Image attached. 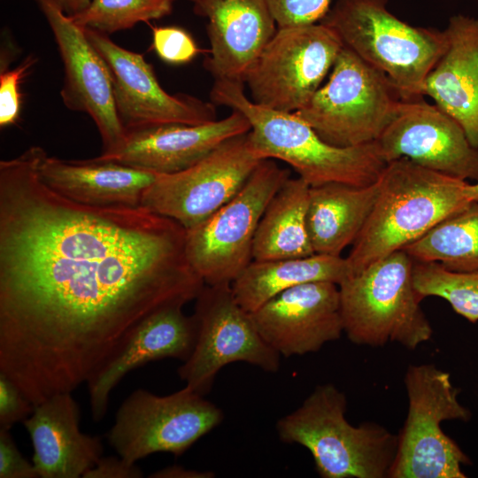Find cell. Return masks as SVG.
Returning <instances> with one entry per match:
<instances>
[{
	"instance_id": "obj_1",
	"label": "cell",
	"mask_w": 478,
	"mask_h": 478,
	"mask_svg": "<svg viewBox=\"0 0 478 478\" xmlns=\"http://www.w3.org/2000/svg\"><path fill=\"white\" fill-rule=\"evenodd\" d=\"M43 151L0 161V372L34 406L86 383L143 318L205 285L181 225L66 198L39 176Z\"/></svg>"
},
{
	"instance_id": "obj_2",
	"label": "cell",
	"mask_w": 478,
	"mask_h": 478,
	"mask_svg": "<svg viewBox=\"0 0 478 478\" xmlns=\"http://www.w3.org/2000/svg\"><path fill=\"white\" fill-rule=\"evenodd\" d=\"M212 103L241 112L249 120V137L262 159L289 165L311 187L328 182L368 186L376 182L387 163L375 142L337 147L322 140L294 112L261 106L244 92L243 81L215 80Z\"/></svg>"
},
{
	"instance_id": "obj_3",
	"label": "cell",
	"mask_w": 478,
	"mask_h": 478,
	"mask_svg": "<svg viewBox=\"0 0 478 478\" xmlns=\"http://www.w3.org/2000/svg\"><path fill=\"white\" fill-rule=\"evenodd\" d=\"M378 181L376 202L346 258L352 274L404 250L470 202L469 181L406 158L387 163Z\"/></svg>"
},
{
	"instance_id": "obj_4",
	"label": "cell",
	"mask_w": 478,
	"mask_h": 478,
	"mask_svg": "<svg viewBox=\"0 0 478 478\" xmlns=\"http://www.w3.org/2000/svg\"><path fill=\"white\" fill-rule=\"evenodd\" d=\"M347 404L335 385H318L277 421L280 440L306 448L322 478H389L397 435L376 422L353 426L345 416Z\"/></svg>"
},
{
	"instance_id": "obj_5",
	"label": "cell",
	"mask_w": 478,
	"mask_h": 478,
	"mask_svg": "<svg viewBox=\"0 0 478 478\" xmlns=\"http://www.w3.org/2000/svg\"><path fill=\"white\" fill-rule=\"evenodd\" d=\"M388 0H336L321 23L364 61L384 73L405 101L423 97L424 81L447 46L444 30L412 26Z\"/></svg>"
},
{
	"instance_id": "obj_6",
	"label": "cell",
	"mask_w": 478,
	"mask_h": 478,
	"mask_svg": "<svg viewBox=\"0 0 478 478\" xmlns=\"http://www.w3.org/2000/svg\"><path fill=\"white\" fill-rule=\"evenodd\" d=\"M414 260L395 251L339 285L343 333L372 347L397 343L414 350L433 335L413 286Z\"/></svg>"
},
{
	"instance_id": "obj_7",
	"label": "cell",
	"mask_w": 478,
	"mask_h": 478,
	"mask_svg": "<svg viewBox=\"0 0 478 478\" xmlns=\"http://www.w3.org/2000/svg\"><path fill=\"white\" fill-rule=\"evenodd\" d=\"M402 101L384 73L343 46L327 82L294 113L326 143L352 147L375 142Z\"/></svg>"
},
{
	"instance_id": "obj_8",
	"label": "cell",
	"mask_w": 478,
	"mask_h": 478,
	"mask_svg": "<svg viewBox=\"0 0 478 478\" xmlns=\"http://www.w3.org/2000/svg\"><path fill=\"white\" fill-rule=\"evenodd\" d=\"M404 382L408 410L389 478H466L461 467L470 459L441 428L445 420L471 418L450 374L433 364L410 365Z\"/></svg>"
},
{
	"instance_id": "obj_9",
	"label": "cell",
	"mask_w": 478,
	"mask_h": 478,
	"mask_svg": "<svg viewBox=\"0 0 478 478\" xmlns=\"http://www.w3.org/2000/svg\"><path fill=\"white\" fill-rule=\"evenodd\" d=\"M289 174L274 159H262L233 198L186 230L188 261L206 285L231 284L252 261L260 219Z\"/></svg>"
},
{
	"instance_id": "obj_10",
	"label": "cell",
	"mask_w": 478,
	"mask_h": 478,
	"mask_svg": "<svg viewBox=\"0 0 478 478\" xmlns=\"http://www.w3.org/2000/svg\"><path fill=\"white\" fill-rule=\"evenodd\" d=\"M221 409L188 387L166 396L134 390L116 412L106 434L126 463L158 452L183 454L223 420Z\"/></svg>"
},
{
	"instance_id": "obj_11",
	"label": "cell",
	"mask_w": 478,
	"mask_h": 478,
	"mask_svg": "<svg viewBox=\"0 0 478 478\" xmlns=\"http://www.w3.org/2000/svg\"><path fill=\"white\" fill-rule=\"evenodd\" d=\"M343 47L338 35L321 22L277 27L244 76L251 100L297 112L320 89Z\"/></svg>"
},
{
	"instance_id": "obj_12",
	"label": "cell",
	"mask_w": 478,
	"mask_h": 478,
	"mask_svg": "<svg viewBox=\"0 0 478 478\" xmlns=\"http://www.w3.org/2000/svg\"><path fill=\"white\" fill-rule=\"evenodd\" d=\"M195 300L196 343L178 368L186 387L204 396L220 370L235 362L269 373L278 371L281 356L262 339L250 312L237 303L230 283L205 284Z\"/></svg>"
},
{
	"instance_id": "obj_13",
	"label": "cell",
	"mask_w": 478,
	"mask_h": 478,
	"mask_svg": "<svg viewBox=\"0 0 478 478\" xmlns=\"http://www.w3.org/2000/svg\"><path fill=\"white\" fill-rule=\"evenodd\" d=\"M261 160L249 132L231 137L190 167L158 174L141 206L189 230L233 198Z\"/></svg>"
},
{
	"instance_id": "obj_14",
	"label": "cell",
	"mask_w": 478,
	"mask_h": 478,
	"mask_svg": "<svg viewBox=\"0 0 478 478\" xmlns=\"http://www.w3.org/2000/svg\"><path fill=\"white\" fill-rule=\"evenodd\" d=\"M84 30L108 66L116 110L125 129L162 123L198 125L217 120L214 104L165 91L142 54L120 47L104 33Z\"/></svg>"
},
{
	"instance_id": "obj_15",
	"label": "cell",
	"mask_w": 478,
	"mask_h": 478,
	"mask_svg": "<svg viewBox=\"0 0 478 478\" xmlns=\"http://www.w3.org/2000/svg\"><path fill=\"white\" fill-rule=\"evenodd\" d=\"M376 143L386 163L406 158L428 169L478 181V148L454 119L423 97L403 100Z\"/></svg>"
},
{
	"instance_id": "obj_16",
	"label": "cell",
	"mask_w": 478,
	"mask_h": 478,
	"mask_svg": "<svg viewBox=\"0 0 478 478\" xmlns=\"http://www.w3.org/2000/svg\"><path fill=\"white\" fill-rule=\"evenodd\" d=\"M53 33L64 64L60 92L64 104L87 113L95 122L109 152L122 143L126 129L115 106L112 77L101 55L89 41L83 27L75 24L51 0H35Z\"/></svg>"
},
{
	"instance_id": "obj_17",
	"label": "cell",
	"mask_w": 478,
	"mask_h": 478,
	"mask_svg": "<svg viewBox=\"0 0 478 478\" xmlns=\"http://www.w3.org/2000/svg\"><path fill=\"white\" fill-rule=\"evenodd\" d=\"M250 314L262 339L285 358L316 352L343 333L339 288L330 281L286 289Z\"/></svg>"
},
{
	"instance_id": "obj_18",
	"label": "cell",
	"mask_w": 478,
	"mask_h": 478,
	"mask_svg": "<svg viewBox=\"0 0 478 478\" xmlns=\"http://www.w3.org/2000/svg\"><path fill=\"white\" fill-rule=\"evenodd\" d=\"M250 130L249 120L237 110L204 124L149 125L126 129L120 146L96 158L157 174L173 173L195 165L227 139Z\"/></svg>"
},
{
	"instance_id": "obj_19",
	"label": "cell",
	"mask_w": 478,
	"mask_h": 478,
	"mask_svg": "<svg viewBox=\"0 0 478 478\" xmlns=\"http://www.w3.org/2000/svg\"><path fill=\"white\" fill-rule=\"evenodd\" d=\"M183 305H170L143 318L121 347L88 380L87 387L94 421L107 412L110 395L131 371L152 361L172 358L185 361L197 336L193 316L183 312Z\"/></svg>"
},
{
	"instance_id": "obj_20",
	"label": "cell",
	"mask_w": 478,
	"mask_h": 478,
	"mask_svg": "<svg viewBox=\"0 0 478 478\" xmlns=\"http://www.w3.org/2000/svg\"><path fill=\"white\" fill-rule=\"evenodd\" d=\"M208 19L211 56L204 66L215 80L243 81L277 28L266 0H194Z\"/></svg>"
},
{
	"instance_id": "obj_21",
	"label": "cell",
	"mask_w": 478,
	"mask_h": 478,
	"mask_svg": "<svg viewBox=\"0 0 478 478\" xmlns=\"http://www.w3.org/2000/svg\"><path fill=\"white\" fill-rule=\"evenodd\" d=\"M80 420L72 392H61L35 405L22 421L32 443L38 477H82L103 457L101 438L83 434Z\"/></svg>"
},
{
	"instance_id": "obj_22",
	"label": "cell",
	"mask_w": 478,
	"mask_h": 478,
	"mask_svg": "<svg viewBox=\"0 0 478 478\" xmlns=\"http://www.w3.org/2000/svg\"><path fill=\"white\" fill-rule=\"evenodd\" d=\"M444 32L446 49L427 75L422 95L454 119L478 148V19L452 16Z\"/></svg>"
},
{
	"instance_id": "obj_23",
	"label": "cell",
	"mask_w": 478,
	"mask_h": 478,
	"mask_svg": "<svg viewBox=\"0 0 478 478\" xmlns=\"http://www.w3.org/2000/svg\"><path fill=\"white\" fill-rule=\"evenodd\" d=\"M41 180L66 198L91 206H141L158 174L96 158L63 160L45 150L38 163Z\"/></svg>"
},
{
	"instance_id": "obj_24",
	"label": "cell",
	"mask_w": 478,
	"mask_h": 478,
	"mask_svg": "<svg viewBox=\"0 0 478 478\" xmlns=\"http://www.w3.org/2000/svg\"><path fill=\"white\" fill-rule=\"evenodd\" d=\"M378 193V181L363 187L342 182L310 187L306 221L313 252L341 256L364 227Z\"/></svg>"
},
{
	"instance_id": "obj_25",
	"label": "cell",
	"mask_w": 478,
	"mask_h": 478,
	"mask_svg": "<svg viewBox=\"0 0 478 478\" xmlns=\"http://www.w3.org/2000/svg\"><path fill=\"white\" fill-rule=\"evenodd\" d=\"M352 275L346 259L341 256L313 254L303 258L252 260L231 283L237 303L252 312L279 293L313 281L339 285Z\"/></svg>"
},
{
	"instance_id": "obj_26",
	"label": "cell",
	"mask_w": 478,
	"mask_h": 478,
	"mask_svg": "<svg viewBox=\"0 0 478 478\" xmlns=\"http://www.w3.org/2000/svg\"><path fill=\"white\" fill-rule=\"evenodd\" d=\"M310 185L289 178L268 203L258 223L252 260L303 258L315 254L307 230Z\"/></svg>"
},
{
	"instance_id": "obj_27",
	"label": "cell",
	"mask_w": 478,
	"mask_h": 478,
	"mask_svg": "<svg viewBox=\"0 0 478 478\" xmlns=\"http://www.w3.org/2000/svg\"><path fill=\"white\" fill-rule=\"evenodd\" d=\"M404 251L455 272L478 271V200L447 217Z\"/></svg>"
},
{
	"instance_id": "obj_28",
	"label": "cell",
	"mask_w": 478,
	"mask_h": 478,
	"mask_svg": "<svg viewBox=\"0 0 478 478\" xmlns=\"http://www.w3.org/2000/svg\"><path fill=\"white\" fill-rule=\"evenodd\" d=\"M413 286L419 297L446 300L454 312L472 323L478 321V271H451L437 262L414 261Z\"/></svg>"
},
{
	"instance_id": "obj_29",
	"label": "cell",
	"mask_w": 478,
	"mask_h": 478,
	"mask_svg": "<svg viewBox=\"0 0 478 478\" xmlns=\"http://www.w3.org/2000/svg\"><path fill=\"white\" fill-rule=\"evenodd\" d=\"M173 0H91L84 11L70 18L81 27L109 35L131 28L138 22L168 15Z\"/></svg>"
},
{
	"instance_id": "obj_30",
	"label": "cell",
	"mask_w": 478,
	"mask_h": 478,
	"mask_svg": "<svg viewBox=\"0 0 478 478\" xmlns=\"http://www.w3.org/2000/svg\"><path fill=\"white\" fill-rule=\"evenodd\" d=\"M277 27L320 22L330 9L331 0H266Z\"/></svg>"
},
{
	"instance_id": "obj_31",
	"label": "cell",
	"mask_w": 478,
	"mask_h": 478,
	"mask_svg": "<svg viewBox=\"0 0 478 478\" xmlns=\"http://www.w3.org/2000/svg\"><path fill=\"white\" fill-rule=\"evenodd\" d=\"M152 47L163 61L173 65L190 62L199 52L189 33L174 26L153 27Z\"/></svg>"
},
{
	"instance_id": "obj_32",
	"label": "cell",
	"mask_w": 478,
	"mask_h": 478,
	"mask_svg": "<svg viewBox=\"0 0 478 478\" xmlns=\"http://www.w3.org/2000/svg\"><path fill=\"white\" fill-rule=\"evenodd\" d=\"M36 59L27 57L12 69H1L0 73V127H5L17 122L20 114L21 94L19 86Z\"/></svg>"
},
{
	"instance_id": "obj_33",
	"label": "cell",
	"mask_w": 478,
	"mask_h": 478,
	"mask_svg": "<svg viewBox=\"0 0 478 478\" xmlns=\"http://www.w3.org/2000/svg\"><path fill=\"white\" fill-rule=\"evenodd\" d=\"M34 405L19 387L0 372V428L12 427L27 418Z\"/></svg>"
},
{
	"instance_id": "obj_34",
	"label": "cell",
	"mask_w": 478,
	"mask_h": 478,
	"mask_svg": "<svg viewBox=\"0 0 478 478\" xmlns=\"http://www.w3.org/2000/svg\"><path fill=\"white\" fill-rule=\"evenodd\" d=\"M33 462L19 451L10 429L0 428V478H36Z\"/></svg>"
},
{
	"instance_id": "obj_35",
	"label": "cell",
	"mask_w": 478,
	"mask_h": 478,
	"mask_svg": "<svg viewBox=\"0 0 478 478\" xmlns=\"http://www.w3.org/2000/svg\"><path fill=\"white\" fill-rule=\"evenodd\" d=\"M142 470L135 465L126 463L120 457H102L88 470L83 478H141Z\"/></svg>"
},
{
	"instance_id": "obj_36",
	"label": "cell",
	"mask_w": 478,
	"mask_h": 478,
	"mask_svg": "<svg viewBox=\"0 0 478 478\" xmlns=\"http://www.w3.org/2000/svg\"><path fill=\"white\" fill-rule=\"evenodd\" d=\"M214 476L215 474L212 472L187 469L177 465L164 467L149 475L150 478H212Z\"/></svg>"
},
{
	"instance_id": "obj_37",
	"label": "cell",
	"mask_w": 478,
	"mask_h": 478,
	"mask_svg": "<svg viewBox=\"0 0 478 478\" xmlns=\"http://www.w3.org/2000/svg\"><path fill=\"white\" fill-rule=\"evenodd\" d=\"M64 13L71 17L84 11L91 0H51Z\"/></svg>"
},
{
	"instance_id": "obj_38",
	"label": "cell",
	"mask_w": 478,
	"mask_h": 478,
	"mask_svg": "<svg viewBox=\"0 0 478 478\" xmlns=\"http://www.w3.org/2000/svg\"><path fill=\"white\" fill-rule=\"evenodd\" d=\"M465 195L469 201L478 200V181L469 182L465 189Z\"/></svg>"
},
{
	"instance_id": "obj_39",
	"label": "cell",
	"mask_w": 478,
	"mask_h": 478,
	"mask_svg": "<svg viewBox=\"0 0 478 478\" xmlns=\"http://www.w3.org/2000/svg\"><path fill=\"white\" fill-rule=\"evenodd\" d=\"M190 1H192V2H193L194 0H190Z\"/></svg>"
}]
</instances>
